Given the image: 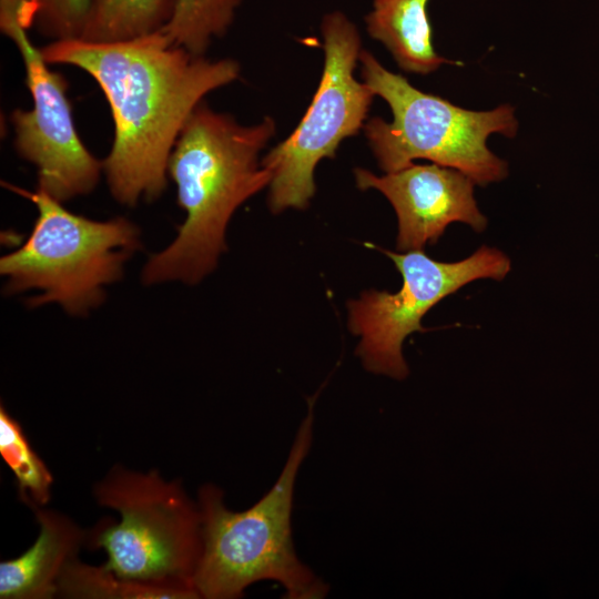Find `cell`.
Listing matches in <instances>:
<instances>
[{
	"label": "cell",
	"mask_w": 599,
	"mask_h": 599,
	"mask_svg": "<svg viewBox=\"0 0 599 599\" xmlns=\"http://www.w3.org/2000/svg\"><path fill=\"white\" fill-rule=\"evenodd\" d=\"M324 67L318 88L290 136L261 161L272 175V212L305 209L316 186L314 170L322 159L335 158L346 138L364 128L375 93L354 75L362 40L356 26L339 11L324 16Z\"/></svg>",
	"instance_id": "52a82bcc"
},
{
	"label": "cell",
	"mask_w": 599,
	"mask_h": 599,
	"mask_svg": "<svg viewBox=\"0 0 599 599\" xmlns=\"http://www.w3.org/2000/svg\"><path fill=\"white\" fill-rule=\"evenodd\" d=\"M39 524L34 544L21 556L0 562L1 599H50L58 580L74 558L88 534L67 516L33 508Z\"/></svg>",
	"instance_id": "8fae6325"
},
{
	"label": "cell",
	"mask_w": 599,
	"mask_h": 599,
	"mask_svg": "<svg viewBox=\"0 0 599 599\" xmlns=\"http://www.w3.org/2000/svg\"><path fill=\"white\" fill-rule=\"evenodd\" d=\"M37 31L51 41L79 38L84 24L88 0H35Z\"/></svg>",
	"instance_id": "e0dca14e"
},
{
	"label": "cell",
	"mask_w": 599,
	"mask_h": 599,
	"mask_svg": "<svg viewBox=\"0 0 599 599\" xmlns=\"http://www.w3.org/2000/svg\"><path fill=\"white\" fill-rule=\"evenodd\" d=\"M243 0H179L163 29L172 43L203 55L212 41L226 33Z\"/></svg>",
	"instance_id": "9a60e30c"
},
{
	"label": "cell",
	"mask_w": 599,
	"mask_h": 599,
	"mask_svg": "<svg viewBox=\"0 0 599 599\" xmlns=\"http://www.w3.org/2000/svg\"><path fill=\"white\" fill-rule=\"evenodd\" d=\"M379 248L395 264L403 283L396 293L365 291L348 302V327L361 337L356 354L370 373L405 379V338L425 332L424 315L446 296L480 278L504 280L511 268L501 251L481 246L457 262L430 258L423 250L403 253Z\"/></svg>",
	"instance_id": "ba28073f"
},
{
	"label": "cell",
	"mask_w": 599,
	"mask_h": 599,
	"mask_svg": "<svg viewBox=\"0 0 599 599\" xmlns=\"http://www.w3.org/2000/svg\"><path fill=\"white\" fill-rule=\"evenodd\" d=\"M34 17L24 10L0 11V29L18 48L26 84L32 99L29 110L10 114L18 154L38 172V190L63 203L97 186L102 162L80 139L68 99V83L52 71L28 35Z\"/></svg>",
	"instance_id": "9c48e42d"
},
{
	"label": "cell",
	"mask_w": 599,
	"mask_h": 599,
	"mask_svg": "<svg viewBox=\"0 0 599 599\" xmlns=\"http://www.w3.org/2000/svg\"><path fill=\"white\" fill-rule=\"evenodd\" d=\"M315 397L300 424L280 476L271 489L243 511L224 504L223 491L199 489L202 551L193 578L200 598L237 599L251 585L271 580L287 599H322L329 586L298 558L292 531L295 483L313 441Z\"/></svg>",
	"instance_id": "3957f363"
},
{
	"label": "cell",
	"mask_w": 599,
	"mask_h": 599,
	"mask_svg": "<svg viewBox=\"0 0 599 599\" xmlns=\"http://www.w3.org/2000/svg\"><path fill=\"white\" fill-rule=\"evenodd\" d=\"M77 599H194L195 596L116 576L104 566L95 567L72 559L58 580L57 596Z\"/></svg>",
	"instance_id": "5bb4252c"
},
{
	"label": "cell",
	"mask_w": 599,
	"mask_h": 599,
	"mask_svg": "<svg viewBox=\"0 0 599 599\" xmlns=\"http://www.w3.org/2000/svg\"><path fill=\"white\" fill-rule=\"evenodd\" d=\"M179 0H88L80 39L94 43L124 42L162 31Z\"/></svg>",
	"instance_id": "4fadbf2b"
},
{
	"label": "cell",
	"mask_w": 599,
	"mask_h": 599,
	"mask_svg": "<svg viewBox=\"0 0 599 599\" xmlns=\"http://www.w3.org/2000/svg\"><path fill=\"white\" fill-rule=\"evenodd\" d=\"M99 505L120 514L88 535L92 549L108 555L103 565L116 576L200 598L193 578L202 551V515L180 480L165 481L114 466L97 484Z\"/></svg>",
	"instance_id": "5b68a950"
},
{
	"label": "cell",
	"mask_w": 599,
	"mask_h": 599,
	"mask_svg": "<svg viewBox=\"0 0 599 599\" xmlns=\"http://www.w3.org/2000/svg\"><path fill=\"white\" fill-rule=\"evenodd\" d=\"M358 61L364 82L393 113L390 122L374 116L363 128L380 170L395 172L426 159L456 169L483 186L507 176V162L489 150L487 140L494 133L516 136L518 120L511 104L488 111L464 109L413 87L366 50Z\"/></svg>",
	"instance_id": "277c9868"
},
{
	"label": "cell",
	"mask_w": 599,
	"mask_h": 599,
	"mask_svg": "<svg viewBox=\"0 0 599 599\" xmlns=\"http://www.w3.org/2000/svg\"><path fill=\"white\" fill-rule=\"evenodd\" d=\"M40 51L49 64L87 72L103 92L114 134L102 167L112 196L128 206L164 192L170 154L187 118L241 71L233 59L211 60L175 45L163 30L114 43L55 40Z\"/></svg>",
	"instance_id": "6da1fadb"
},
{
	"label": "cell",
	"mask_w": 599,
	"mask_h": 599,
	"mask_svg": "<svg viewBox=\"0 0 599 599\" xmlns=\"http://www.w3.org/2000/svg\"><path fill=\"white\" fill-rule=\"evenodd\" d=\"M8 187L29 199L38 217L23 245L0 260L6 291L39 290L29 306L54 302L72 315L99 305L104 286L121 277L139 247L138 227L124 217L94 221L73 214L38 189Z\"/></svg>",
	"instance_id": "8992f818"
},
{
	"label": "cell",
	"mask_w": 599,
	"mask_h": 599,
	"mask_svg": "<svg viewBox=\"0 0 599 599\" xmlns=\"http://www.w3.org/2000/svg\"><path fill=\"white\" fill-rule=\"evenodd\" d=\"M354 173L361 190H378L393 205L400 252L436 243L454 222L465 223L476 232L487 227L488 221L474 196L475 182L456 169L413 163L382 176L361 167Z\"/></svg>",
	"instance_id": "30bf717a"
},
{
	"label": "cell",
	"mask_w": 599,
	"mask_h": 599,
	"mask_svg": "<svg viewBox=\"0 0 599 599\" xmlns=\"http://www.w3.org/2000/svg\"><path fill=\"white\" fill-rule=\"evenodd\" d=\"M275 131L271 116L242 125L203 101L192 111L167 163V174L176 184L177 203L186 219L172 244L145 264V284H194L215 267L225 250L231 216L271 183L272 175L260 162V153Z\"/></svg>",
	"instance_id": "7a4b0ae2"
},
{
	"label": "cell",
	"mask_w": 599,
	"mask_h": 599,
	"mask_svg": "<svg viewBox=\"0 0 599 599\" xmlns=\"http://www.w3.org/2000/svg\"><path fill=\"white\" fill-rule=\"evenodd\" d=\"M429 0H373L366 31L390 52L398 67L422 75L441 64H459L439 55L433 45L427 14Z\"/></svg>",
	"instance_id": "7c38bea8"
},
{
	"label": "cell",
	"mask_w": 599,
	"mask_h": 599,
	"mask_svg": "<svg viewBox=\"0 0 599 599\" xmlns=\"http://www.w3.org/2000/svg\"><path fill=\"white\" fill-rule=\"evenodd\" d=\"M0 455L13 473L20 498L32 509L51 499L53 477L33 450L22 426L0 407Z\"/></svg>",
	"instance_id": "2e32d148"
}]
</instances>
